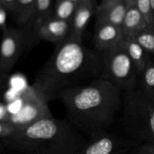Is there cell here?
<instances>
[{
  "mask_svg": "<svg viewBox=\"0 0 154 154\" xmlns=\"http://www.w3.org/2000/svg\"><path fill=\"white\" fill-rule=\"evenodd\" d=\"M102 54L87 48L81 39L68 38L57 45L36 75L31 89L48 103L66 90L102 78Z\"/></svg>",
  "mask_w": 154,
  "mask_h": 154,
  "instance_id": "cell-1",
  "label": "cell"
},
{
  "mask_svg": "<svg viewBox=\"0 0 154 154\" xmlns=\"http://www.w3.org/2000/svg\"><path fill=\"white\" fill-rule=\"evenodd\" d=\"M59 99L69 120L79 131L89 135L105 130L121 111L123 92L103 78L63 92Z\"/></svg>",
  "mask_w": 154,
  "mask_h": 154,
  "instance_id": "cell-2",
  "label": "cell"
},
{
  "mask_svg": "<svg viewBox=\"0 0 154 154\" xmlns=\"http://www.w3.org/2000/svg\"><path fill=\"white\" fill-rule=\"evenodd\" d=\"M3 141L25 154H74L86 139L69 120L51 117L22 128Z\"/></svg>",
  "mask_w": 154,
  "mask_h": 154,
  "instance_id": "cell-3",
  "label": "cell"
},
{
  "mask_svg": "<svg viewBox=\"0 0 154 154\" xmlns=\"http://www.w3.org/2000/svg\"><path fill=\"white\" fill-rule=\"evenodd\" d=\"M122 122L131 139L154 144V102L139 89L123 93Z\"/></svg>",
  "mask_w": 154,
  "mask_h": 154,
  "instance_id": "cell-4",
  "label": "cell"
},
{
  "mask_svg": "<svg viewBox=\"0 0 154 154\" xmlns=\"http://www.w3.org/2000/svg\"><path fill=\"white\" fill-rule=\"evenodd\" d=\"M103 61V79L123 93L137 88L140 73L121 45L101 53Z\"/></svg>",
  "mask_w": 154,
  "mask_h": 154,
  "instance_id": "cell-5",
  "label": "cell"
},
{
  "mask_svg": "<svg viewBox=\"0 0 154 154\" xmlns=\"http://www.w3.org/2000/svg\"><path fill=\"white\" fill-rule=\"evenodd\" d=\"M81 148L74 154H130L138 143L99 130L90 134Z\"/></svg>",
  "mask_w": 154,
  "mask_h": 154,
  "instance_id": "cell-6",
  "label": "cell"
},
{
  "mask_svg": "<svg viewBox=\"0 0 154 154\" xmlns=\"http://www.w3.org/2000/svg\"><path fill=\"white\" fill-rule=\"evenodd\" d=\"M26 48L28 44L23 29H5L0 45V74L8 72Z\"/></svg>",
  "mask_w": 154,
  "mask_h": 154,
  "instance_id": "cell-7",
  "label": "cell"
},
{
  "mask_svg": "<svg viewBox=\"0 0 154 154\" xmlns=\"http://www.w3.org/2000/svg\"><path fill=\"white\" fill-rule=\"evenodd\" d=\"M51 117L53 116L48 102L41 99L30 89L24 96L20 109L15 114H9L6 122L22 129L38 120Z\"/></svg>",
  "mask_w": 154,
  "mask_h": 154,
  "instance_id": "cell-8",
  "label": "cell"
},
{
  "mask_svg": "<svg viewBox=\"0 0 154 154\" xmlns=\"http://www.w3.org/2000/svg\"><path fill=\"white\" fill-rule=\"evenodd\" d=\"M124 39L122 27L97 21L93 43L96 51L102 53L118 46Z\"/></svg>",
  "mask_w": 154,
  "mask_h": 154,
  "instance_id": "cell-9",
  "label": "cell"
},
{
  "mask_svg": "<svg viewBox=\"0 0 154 154\" xmlns=\"http://www.w3.org/2000/svg\"><path fill=\"white\" fill-rule=\"evenodd\" d=\"M71 32V23L57 19L52 16L38 29L37 41L43 40L58 44L68 38Z\"/></svg>",
  "mask_w": 154,
  "mask_h": 154,
  "instance_id": "cell-10",
  "label": "cell"
},
{
  "mask_svg": "<svg viewBox=\"0 0 154 154\" xmlns=\"http://www.w3.org/2000/svg\"><path fill=\"white\" fill-rule=\"evenodd\" d=\"M127 10L123 21V29L124 38H132L138 32L148 28L144 17L135 5V0H126Z\"/></svg>",
  "mask_w": 154,
  "mask_h": 154,
  "instance_id": "cell-11",
  "label": "cell"
},
{
  "mask_svg": "<svg viewBox=\"0 0 154 154\" xmlns=\"http://www.w3.org/2000/svg\"><path fill=\"white\" fill-rule=\"evenodd\" d=\"M93 13V7L90 0H82L78 5L76 11L71 22V32L69 38L82 40Z\"/></svg>",
  "mask_w": 154,
  "mask_h": 154,
  "instance_id": "cell-12",
  "label": "cell"
},
{
  "mask_svg": "<svg viewBox=\"0 0 154 154\" xmlns=\"http://www.w3.org/2000/svg\"><path fill=\"white\" fill-rule=\"evenodd\" d=\"M126 0L109 5L100 6L97 10V21L122 27L126 16Z\"/></svg>",
  "mask_w": 154,
  "mask_h": 154,
  "instance_id": "cell-13",
  "label": "cell"
},
{
  "mask_svg": "<svg viewBox=\"0 0 154 154\" xmlns=\"http://www.w3.org/2000/svg\"><path fill=\"white\" fill-rule=\"evenodd\" d=\"M120 45L135 65L139 73H141L146 65L151 60L150 54L134 38H124Z\"/></svg>",
  "mask_w": 154,
  "mask_h": 154,
  "instance_id": "cell-14",
  "label": "cell"
},
{
  "mask_svg": "<svg viewBox=\"0 0 154 154\" xmlns=\"http://www.w3.org/2000/svg\"><path fill=\"white\" fill-rule=\"evenodd\" d=\"M138 88L154 102V61L150 60L139 75Z\"/></svg>",
  "mask_w": 154,
  "mask_h": 154,
  "instance_id": "cell-15",
  "label": "cell"
},
{
  "mask_svg": "<svg viewBox=\"0 0 154 154\" xmlns=\"http://www.w3.org/2000/svg\"><path fill=\"white\" fill-rule=\"evenodd\" d=\"M78 5L71 0H60L56 7L54 15L55 18L62 20L72 22L76 11Z\"/></svg>",
  "mask_w": 154,
  "mask_h": 154,
  "instance_id": "cell-16",
  "label": "cell"
},
{
  "mask_svg": "<svg viewBox=\"0 0 154 154\" xmlns=\"http://www.w3.org/2000/svg\"><path fill=\"white\" fill-rule=\"evenodd\" d=\"M132 38L135 39L147 53L154 57V30L147 28L138 32Z\"/></svg>",
  "mask_w": 154,
  "mask_h": 154,
  "instance_id": "cell-17",
  "label": "cell"
},
{
  "mask_svg": "<svg viewBox=\"0 0 154 154\" xmlns=\"http://www.w3.org/2000/svg\"><path fill=\"white\" fill-rule=\"evenodd\" d=\"M135 5L144 17L148 28L153 29L154 20L150 7V0H135Z\"/></svg>",
  "mask_w": 154,
  "mask_h": 154,
  "instance_id": "cell-18",
  "label": "cell"
},
{
  "mask_svg": "<svg viewBox=\"0 0 154 154\" xmlns=\"http://www.w3.org/2000/svg\"><path fill=\"white\" fill-rule=\"evenodd\" d=\"M20 128L9 122H0V138L2 139L9 138L20 130Z\"/></svg>",
  "mask_w": 154,
  "mask_h": 154,
  "instance_id": "cell-19",
  "label": "cell"
},
{
  "mask_svg": "<svg viewBox=\"0 0 154 154\" xmlns=\"http://www.w3.org/2000/svg\"><path fill=\"white\" fill-rule=\"evenodd\" d=\"M133 154H154V144H138L134 149Z\"/></svg>",
  "mask_w": 154,
  "mask_h": 154,
  "instance_id": "cell-20",
  "label": "cell"
},
{
  "mask_svg": "<svg viewBox=\"0 0 154 154\" xmlns=\"http://www.w3.org/2000/svg\"><path fill=\"white\" fill-rule=\"evenodd\" d=\"M9 112L8 108L2 104H0V122L7 121L9 116Z\"/></svg>",
  "mask_w": 154,
  "mask_h": 154,
  "instance_id": "cell-21",
  "label": "cell"
},
{
  "mask_svg": "<svg viewBox=\"0 0 154 154\" xmlns=\"http://www.w3.org/2000/svg\"><path fill=\"white\" fill-rule=\"evenodd\" d=\"M6 22V12L0 5V27L4 30L7 27L5 26Z\"/></svg>",
  "mask_w": 154,
  "mask_h": 154,
  "instance_id": "cell-22",
  "label": "cell"
},
{
  "mask_svg": "<svg viewBox=\"0 0 154 154\" xmlns=\"http://www.w3.org/2000/svg\"><path fill=\"white\" fill-rule=\"evenodd\" d=\"M17 0H1V2L5 6L6 8L9 9L14 10L15 7V4H16Z\"/></svg>",
  "mask_w": 154,
  "mask_h": 154,
  "instance_id": "cell-23",
  "label": "cell"
},
{
  "mask_svg": "<svg viewBox=\"0 0 154 154\" xmlns=\"http://www.w3.org/2000/svg\"><path fill=\"white\" fill-rule=\"evenodd\" d=\"M123 0H105L103 4L101 6H105V5H109L114 4V3L120 2H123Z\"/></svg>",
  "mask_w": 154,
  "mask_h": 154,
  "instance_id": "cell-24",
  "label": "cell"
},
{
  "mask_svg": "<svg viewBox=\"0 0 154 154\" xmlns=\"http://www.w3.org/2000/svg\"><path fill=\"white\" fill-rule=\"evenodd\" d=\"M150 7H151L152 14H153V20H154V0H150ZM153 27H154V25H153Z\"/></svg>",
  "mask_w": 154,
  "mask_h": 154,
  "instance_id": "cell-25",
  "label": "cell"
},
{
  "mask_svg": "<svg viewBox=\"0 0 154 154\" xmlns=\"http://www.w3.org/2000/svg\"><path fill=\"white\" fill-rule=\"evenodd\" d=\"M71 1H72V2H73L76 3L77 5H78L80 2H81V1H82V0H71Z\"/></svg>",
  "mask_w": 154,
  "mask_h": 154,
  "instance_id": "cell-26",
  "label": "cell"
},
{
  "mask_svg": "<svg viewBox=\"0 0 154 154\" xmlns=\"http://www.w3.org/2000/svg\"><path fill=\"white\" fill-rule=\"evenodd\" d=\"M153 29V30H154V27H153V29Z\"/></svg>",
  "mask_w": 154,
  "mask_h": 154,
  "instance_id": "cell-27",
  "label": "cell"
},
{
  "mask_svg": "<svg viewBox=\"0 0 154 154\" xmlns=\"http://www.w3.org/2000/svg\"><path fill=\"white\" fill-rule=\"evenodd\" d=\"M0 2H1V0H0Z\"/></svg>",
  "mask_w": 154,
  "mask_h": 154,
  "instance_id": "cell-28",
  "label": "cell"
}]
</instances>
